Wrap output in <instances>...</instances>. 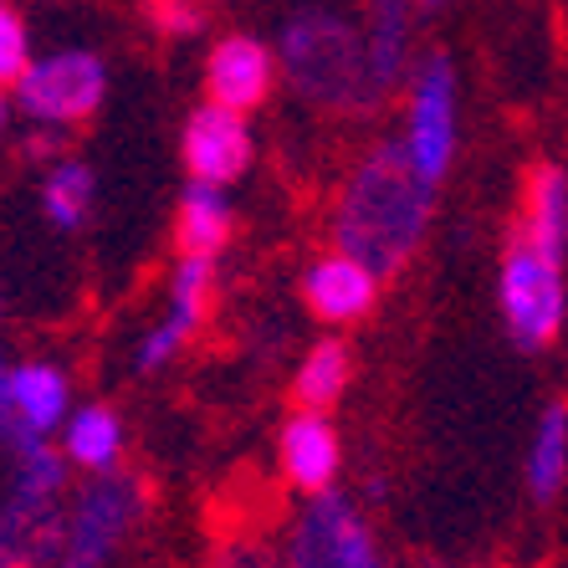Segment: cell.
<instances>
[{
  "label": "cell",
  "instance_id": "cell-1",
  "mask_svg": "<svg viewBox=\"0 0 568 568\" xmlns=\"http://www.w3.org/2000/svg\"><path fill=\"white\" fill-rule=\"evenodd\" d=\"M430 190L436 185H425L410 170V159L395 139L369 149L358 159V170L348 174L338 211H333L338 252L354 256L358 266H369L379 282L395 277L399 266L420 252L425 225H430Z\"/></svg>",
  "mask_w": 568,
  "mask_h": 568
},
{
  "label": "cell",
  "instance_id": "cell-2",
  "mask_svg": "<svg viewBox=\"0 0 568 568\" xmlns=\"http://www.w3.org/2000/svg\"><path fill=\"white\" fill-rule=\"evenodd\" d=\"M282 67H287L292 88L317 108L354 113V119H369L379 108L369 72H364V37L344 16L317 11V6L292 16L282 31Z\"/></svg>",
  "mask_w": 568,
  "mask_h": 568
},
{
  "label": "cell",
  "instance_id": "cell-3",
  "mask_svg": "<svg viewBox=\"0 0 568 568\" xmlns=\"http://www.w3.org/2000/svg\"><path fill=\"white\" fill-rule=\"evenodd\" d=\"M149 491L139 476L129 471H103L78 491V503L62 513V548H57V568H108V558L123 548L139 517H144Z\"/></svg>",
  "mask_w": 568,
  "mask_h": 568
},
{
  "label": "cell",
  "instance_id": "cell-4",
  "mask_svg": "<svg viewBox=\"0 0 568 568\" xmlns=\"http://www.w3.org/2000/svg\"><path fill=\"white\" fill-rule=\"evenodd\" d=\"M282 568H384V554L344 491H317L292 523Z\"/></svg>",
  "mask_w": 568,
  "mask_h": 568
},
{
  "label": "cell",
  "instance_id": "cell-5",
  "mask_svg": "<svg viewBox=\"0 0 568 568\" xmlns=\"http://www.w3.org/2000/svg\"><path fill=\"white\" fill-rule=\"evenodd\" d=\"M497 303H503V323L513 333L517 348H542L554 344L564 328V266L538 256L528 241L517 236L503 256V277H497Z\"/></svg>",
  "mask_w": 568,
  "mask_h": 568
},
{
  "label": "cell",
  "instance_id": "cell-6",
  "mask_svg": "<svg viewBox=\"0 0 568 568\" xmlns=\"http://www.w3.org/2000/svg\"><path fill=\"white\" fill-rule=\"evenodd\" d=\"M108 72L93 52H57L27 62V72L16 78V103L21 113L47 129H67V123L93 119L98 103H103Z\"/></svg>",
  "mask_w": 568,
  "mask_h": 568
},
{
  "label": "cell",
  "instance_id": "cell-7",
  "mask_svg": "<svg viewBox=\"0 0 568 568\" xmlns=\"http://www.w3.org/2000/svg\"><path fill=\"white\" fill-rule=\"evenodd\" d=\"M399 149L425 185H436L456 159V72L440 52L410 72V129Z\"/></svg>",
  "mask_w": 568,
  "mask_h": 568
},
{
  "label": "cell",
  "instance_id": "cell-8",
  "mask_svg": "<svg viewBox=\"0 0 568 568\" xmlns=\"http://www.w3.org/2000/svg\"><path fill=\"white\" fill-rule=\"evenodd\" d=\"M180 154H185V170L195 174V185L221 190L252 164V129H246V119L231 113V108L205 103L190 113Z\"/></svg>",
  "mask_w": 568,
  "mask_h": 568
},
{
  "label": "cell",
  "instance_id": "cell-9",
  "mask_svg": "<svg viewBox=\"0 0 568 568\" xmlns=\"http://www.w3.org/2000/svg\"><path fill=\"white\" fill-rule=\"evenodd\" d=\"M277 82V62L256 37H225L211 57H205V93L215 108L246 113L256 108Z\"/></svg>",
  "mask_w": 568,
  "mask_h": 568
},
{
  "label": "cell",
  "instance_id": "cell-10",
  "mask_svg": "<svg viewBox=\"0 0 568 568\" xmlns=\"http://www.w3.org/2000/svg\"><path fill=\"white\" fill-rule=\"evenodd\" d=\"M303 297L323 323H358V317L374 313V297H379V277H374L369 266H358L354 256L333 252V256H317L307 266L303 277Z\"/></svg>",
  "mask_w": 568,
  "mask_h": 568
},
{
  "label": "cell",
  "instance_id": "cell-11",
  "mask_svg": "<svg viewBox=\"0 0 568 568\" xmlns=\"http://www.w3.org/2000/svg\"><path fill=\"white\" fill-rule=\"evenodd\" d=\"M410 27L415 0H369V27L358 37H364V72H369V88L379 103L410 72Z\"/></svg>",
  "mask_w": 568,
  "mask_h": 568
},
{
  "label": "cell",
  "instance_id": "cell-12",
  "mask_svg": "<svg viewBox=\"0 0 568 568\" xmlns=\"http://www.w3.org/2000/svg\"><path fill=\"white\" fill-rule=\"evenodd\" d=\"M338 462H344V446H338V430L323 415L303 410L282 425V471L297 491H307V497L328 491L333 476H338Z\"/></svg>",
  "mask_w": 568,
  "mask_h": 568
},
{
  "label": "cell",
  "instance_id": "cell-13",
  "mask_svg": "<svg viewBox=\"0 0 568 568\" xmlns=\"http://www.w3.org/2000/svg\"><path fill=\"white\" fill-rule=\"evenodd\" d=\"M523 241L538 256L564 266L568 252V174L558 164H538L528 180V211H523Z\"/></svg>",
  "mask_w": 568,
  "mask_h": 568
},
{
  "label": "cell",
  "instance_id": "cell-14",
  "mask_svg": "<svg viewBox=\"0 0 568 568\" xmlns=\"http://www.w3.org/2000/svg\"><path fill=\"white\" fill-rule=\"evenodd\" d=\"M11 410L16 420L27 425L31 436H52L57 425L72 410V389H67V374L47 358L37 364H11Z\"/></svg>",
  "mask_w": 568,
  "mask_h": 568
},
{
  "label": "cell",
  "instance_id": "cell-15",
  "mask_svg": "<svg viewBox=\"0 0 568 568\" xmlns=\"http://www.w3.org/2000/svg\"><path fill=\"white\" fill-rule=\"evenodd\" d=\"M174 241L185 256H211L231 241V205L215 185H190L180 200V221H174Z\"/></svg>",
  "mask_w": 568,
  "mask_h": 568
},
{
  "label": "cell",
  "instance_id": "cell-16",
  "mask_svg": "<svg viewBox=\"0 0 568 568\" xmlns=\"http://www.w3.org/2000/svg\"><path fill=\"white\" fill-rule=\"evenodd\" d=\"M348 374H354V354H348V344L344 338H323V344H313L307 358L297 364L292 395H297L303 410L323 415L328 405H338V395L348 389Z\"/></svg>",
  "mask_w": 568,
  "mask_h": 568
},
{
  "label": "cell",
  "instance_id": "cell-17",
  "mask_svg": "<svg viewBox=\"0 0 568 568\" xmlns=\"http://www.w3.org/2000/svg\"><path fill=\"white\" fill-rule=\"evenodd\" d=\"M123 456V425L108 405H88L67 420V462L82 466V471H113Z\"/></svg>",
  "mask_w": 568,
  "mask_h": 568
},
{
  "label": "cell",
  "instance_id": "cell-18",
  "mask_svg": "<svg viewBox=\"0 0 568 568\" xmlns=\"http://www.w3.org/2000/svg\"><path fill=\"white\" fill-rule=\"evenodd\" d=\"M564 476H568V405L554 399L542 410L538 430H532V450H528V491L538 503H554L564 491Z\"/></svg>",
  "mask_w": 568,
  "mask_h": 568
},
{
  "label": "cell",
  "instance_id": "cell-19",
  "mask_svg": "<svg viewBox=\"0 0 568 568\" xmlns=\"http://www.w3.org/2000/svg\"><path fill=\"white\" fill-rule=\"evenodd\" d=\"M93 190L98 185L88 164L57 159L52 170H47V180H41V211H47L52 225H62V231H78L88 221V211H93Z\"/></svg>",
  "mask_w": 568,
  "mask_h": 568
},
{
  "label": "cell",
  "instance_id": "cell-20",
  "mask_svg": "<svg viewBox=\"0 0 568 568\" xmlns=\"http://www.w3.org/2000/svg\"><path fill=\"white\" fill-rule=\"evenodd\" d=\"M211 292H215V262L211 256H185L174 266V282H170V323L180 333H195L211 313Z\"/></svg>",
  "mask_w": 568,
  "mask_h": 568
},
{
  "label": "cell",
  "instance_id": "cell-21",
  "mask_svg": "<svg viewBox=\"0 0 568 568\" xmlns=\"http://www.w3.org/2000/svg\"><path fill=\"white\" fill-rule=\"evenodd\" d=\"M57 548H62V517L27 528L11 513H0V568H57Z\"/></svg>",
  "mask_w": 568,
  "mask_h": 568
},
{
  "label": "cell",
  "instance_id": "cell-22",
  "mask_svg": "<svg viewBox=\"0 0 568 568\" xmlns=\"http://www.w3.org/2000/svg\"><path fill=\"white\" fill-rule=\"evenodd\" d=\"M144 21L159 37H195L205 31V0H144Z\"/></svg>",
  "mask_w": 568,
  "mask_h": 568
},
{
  "label": "cell",
  "instance_id": "cell-23",
  "mask_svg": "<svg viewBox=\"0 0 568 568\" xmlns=\"http://www.w3.org/2000/svg\"><path fill=\"white\" fill-rule=\"evenodd\" d=\"M31 62V41H27V21L16 11L0 6V82H16Z\"/></svg>",
  "mask_w": 568,
  "mask_h": 568
},
{
  "label": "cell",
  "instance_id": "cell-24",
  "mask_svg": "<svg viewBox=\"0 0 568 568\" xmlns=\"http://www.w3.org/2000/svg\"><path fill=\"white\" fill-rule=\"evenodd\" d=\"M185 338H190V333H180V328L170 323V317H159L154 328H149L144 338H139V369H144V374L164 369V364H170V358L180 354V348H185Z\"/></svg>",
  "mask_w": 568,
  "mask_h": 568
},
{
  "label": "cell",
  "instance_id": "cell-25",
  "mask_svg": "<svg viewBox=\"0 0 568 568\" xmlns=\"http://www.w3.org/2000/svg\"><path fill=\"white\" fill-rule=\"evenodd\" d=\"M0 133H6V93H0Z\"/></svg>",
  "mask_w": 568,
  "mask_h": 568
},
{
  "label": "cell",
  "instance_id": "cell-26",
  "mask_svg": "<svg viewBox=\"0 0 568 568\" xmlns=\"http://www.w3.org/2000/svg\"><path fill=\"white\" fill-rule=\"evenodd\" d=\"M425 6H440V0H425Z\"/></svg>",
  "mask_w": 568,
  "mask_h": 568
}]
</instances>
